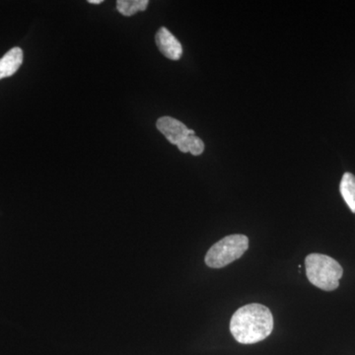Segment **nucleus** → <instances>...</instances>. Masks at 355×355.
I'll list each match as a JSON object with an SVG mask.
<instances>
[{
    "label": "nucleus",
    "mask_w": 355,
    "mask_h": 355,
    "mask_svg": "<svg viewBox=\"0 0 355 355\" xmlns=\"http://www.w3.org/2000/svg\"><path fill=\"white\" fill-rule=\"evenodd\" d=\"M272 314L265 305L253 303L243 306L231 318V334L243 345L261 342L272 334Z\"/></svg>",
    "instance_id": "f257e3e1"
},
{
    "label": "nucleus",
    "mask_w": 355,
    "mask_h": 355,
    "mask_svg": "<svg viewBox=\"0 0 355 355\" xmlns=\"http://www.w3.org/2000/svg\"><path fill=\"white\" fill-rule=\"evenodd\" d=\"M306 275L313 286L324 291H336L343 277L342 266L331 257L311 254L305 260Z\"/></svg>",
    "instance_id": "f03ea898"
},
{
    "label": "nucleus",
    "mask_w": 355,
    "mask_h": 355,
    "mask_svg": "<svg viewBox=\"0 0 355 355\" xmlns=\"http://www.w3.org/2000/svg\"><path fill=\"white\" fill-rule=\"evenodd\" d=\"M249 248V239L241 234L229 235L216 243L205 256V263L212 268H221L241 258Z\"/></svg>",
    "instance_id": "7ed1b4c3"
},
{
    "label": "nucleus",
    "mask_w": 355,
    "mask_h": 355,
    "mask_svg": "<svg viewBox=\"0 0 355 355\" xmlns=\"http://www.w3.org/2000/svg\"><path fill=\"white\" fill-rule=\"evenodd\" d=\"M156 127L170 144H176V146L188 135H195L193 130H189L182 121L172 116H162L158 119Z\"/></svg>",
    "instance_id": "20e7f679"
},
{
    "label": "nucleus",
    "mask_w": 355,
    "mask_h": 355,
    "mask_svg": "<svg viewBox=\"0 0 355 355\" xmlns=\"http://www.w3.org/2000/svg\"><path fill=\"white\" fill-rule=\"evenodd\" d=\"M156 44L163 55L172 60H178L183 55V46L167 28H161L155 37Z\"/></svg>",
    "instance_id": "39448f33"
},
{
    "label": "nucleus",
    "mask_w": 355,
    "mask_h": 355,
    "mask_svg": "<svg viewBox=\"0 0 355 355\" xmlns=\"http://www.w3.org/2000/svg\"><path fill=\"white\" fill-rule=\"evenodd\" d=\"M23 64V51L13 48L0 58V80L12 76Z\"/></svg>",
    "instance_id": "423d86ee"
},
{
    "label": "nucleus",
    "mask_w": 355,
    "mask_h": 355,
    "mask_svg": "<svg viewBox=\"0 0 355 355\" xmlns=\"http://www.w3.org/2000/svg\"><path fill=\"white\" fill-rule=\"evenodd\" d=\"M340 193L350 210L355 214V176L352 173H345L340 186Z\"/></svg>",
    "instance_id": "0eeeda50"
},
{
    "label": "nucleus",
    "mask_w": 355,
    "mask_h": 355,
    "mask_svg": "<svg viewBox=\"0 0 355 355\" xmlns=\"http://www.w3.org/2000/svg\"><path fill=\"white\" fill-rule=\"evenodd\" d=\"M148 0H119L116 1V9L123 16H132L144 11L148 6Z\"/></svg>",
    "instance_id": "6e6552de"
},
{
    "label": "nucleus",
    "mask_w": 355,
    "mask_h": 355,
    "mask_svg": "<svg viewBox=\"0 0 355 355\" xmlns=\"http://www.w3.org/2000/svg\"><path fill=\"white\" fill-rule=\"evenodd\" d=\"M177 146L182 153H190L193 156L200 155L205 151V144L200 137H196L195 135L184 137Z\"/></svg>",
    "instance_id": "1a4fd4ad"
},
{
    "label": "nucleus",
    "mask_w": 355,
    "mask_h": 355,
    "mask_svg": "<svg viewBox=\"0 0 355 355\" xmlns=\"http://www.w3.org/2000/svg\"><path fill=\"white\" fill-rule=\"evenodd\" d=\"M89 3L91 4H101L103 2V0H89Z\"/></svg>",
    "instance_id": "9d476101"
}]
</instances>
